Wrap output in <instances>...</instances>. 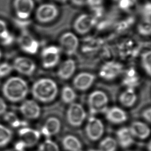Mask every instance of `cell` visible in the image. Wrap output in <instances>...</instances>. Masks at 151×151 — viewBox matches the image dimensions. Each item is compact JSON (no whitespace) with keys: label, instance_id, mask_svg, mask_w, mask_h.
Instances as JSON below:
<instances>
[{"label":"cell","instance_id":"26","mask_svg":"<svg viewBox=\"0 0 151 151\" xmlns=\"http://www.w3.org/2000/svg\"><path fill=\"white\" fill-rule=\"evenodd\" d=\"M13 137V132L6 125L0 123V147H6Z\"/></svg>","mask_w":151,"mask_h":151},{"label":"cell","instance_id":"17","mask_svg":"<svg viewBox=\"0 0 151 151\" xmlns=\"http://www.w3.org/2000/svg\"><path fill=\"white\" fill-rule=\"evenodd\" d=\"M61 129V123L59 119L51 116L45 121L41 128V134L46 137H52L59 133Z\"/></svg>","mask_w":151,"mask_h":151},{"label":"cell","instance_id":"31","mask_svg":"<svg viewBox=\"0 0 151 151\" xmlns=\"http://www.w3.org/2000/svg\"><path fill=\"white\" fill-rule=\"evenodd\" d=\"M40 151H59L58 145L50 139H47L40 147Z\"/></svg>","mask_w":151,"mask_h":151},{"label":"cell","instance_id":"27","mask_svg":"<svg viewBox=\"0 0 151 151\" xmlns=\"http://www.w3.org/2000/svg\"><path fill=\"white\" fill-rule=\"evenodd\" d=\"M118 143L116 139L107 137L101 141L99 145V151H116Z\"/></svg>","mask_w":151,"mask_h":151},{"label":"cell","instance_id":"3","mask_svg":"<svg viewBox=\"0 0 151 151\" xmlns=\"http://www.w3.org/2000/svg\"><path fill=\"white\" fill-rule=\"evenodd\" d=\"M108 98L105 92L101 90H96L91 92L88 96V105L91 114H98L105 112L107 108Z\"/></svg>","mask_w":151,"mask_h":151},{"label":"cell","instance_id":"19","mask_svg":"<svg viewBox=\"0 0 151 151\" xmlns=\"http://www.w3.org/2000/svg\"><path fill=\"white\" fill-rule=\"evenodd\" d=\"M107 120L114 124H120L126 122L127 119V113L118 107H112L107 109L105 112Z\"/></svg>","mask_w":151,"mask_h":151},{"label":"cell","instance_id":"35","mask_svg":"<svg viewBox=\"0 0 151 151\" xmlns=\"http://www.w3.org/2000/svg\"><path fill=\"white\" fill-rule=\"evenodd\" d=\"M72 4L76 6H82L89 5L92 0H70Z\"/></svg>","mask_w":151,"mask_h":151},{"label":"cell","instance_id":"37","mask_svg":"<svg viewBox=\"0 0 151 151\" xmlns=\"http://www.w3.org/2000/svg\"><path fill=\"white\" fill-rule=\"evenodd\" d=\"M142 116L144 120H145L147 122L151 123V109L150 107L147 108L143 110L142 113Z\"/></svg>","mask_w":151,"mask_h":151},{"label":"cell","instance_id":"24","mask_svg":"<svg viewBox=\"0 0 151 151\" xmlns=\"http://www.w3.org/2000/svg\"><path fill=\"white\" fill-rule=\"evenodd\" d=\"M137 100V95L132 88L125 90L119 96V101L123 106L127 107L133 106Z\"/></svg>","mask_w":151,"mask_h":151},{"label":"cell","instance_id":"2","mask_svg":"<svg viewBox=\"0 0 151 151\" xmlns=\"http://www.w3.org/2000/svg\"><path fill=\"white\" fill-rule=\"evenodd\" d=\"M58 92L57 84L49 78L37 80L32 86L31 92L35 101L43 103L52 102L56 98Z\"/></svg>","mask_w":151,"mask_h":151},{"label":"cell","instance_id":"22","mask_svg":"<svg viewBox=\"0 0 151 151\" xmlns=\"http://www.w3.org/2000/svg\"><path fill=\"white\" fill-rule=\"evenodd\" d=\"M0 41L3 45L9 46L14 42V37L5 21L0 19Z\"/></svg>","mask_w":151,"mask_h":151},{"label":"cell","instance_id":"21","mask_svg":"<svg viewBox=\"0 0 151 151\" xmlns=\"http://www.w3.org/2000/svg\"><path fill=\"white\" fill-rule=\"evenodd\" d=\"M76 62L73 59H67L63 61L59 66L57 75L61 80H69L76 71Z\"/></svg>","mask_w":151,"mask_h":151},{"label":"cell","instance_id":"6","mask_svg":"<svg viewBox=\"0 0 151 151\" xmlns=\"http://www.w3.org/2000/svg\"><path fill=\"white\" fill-rule=\"evenodd\" d=\"M66 118L71 126L78 127L84 122L86 118V112L82 105L74 102L70 104L68 108Z\"/></svg>","mask_w":151,"mask_h":151},{"label":"cell","instance_id":"39","mask_svg":"<svg viewBox=\"0 0 151 151\" xmlns=\"http://www.w3.org/2000/svg\"><path fill=\"white\" fill-rule=\"evenodd\" d=\"M151 4L147 3L143 7V12L147 17L146 20L150 21V15H151Z\"/></svg>","mask_w":151,"mask_h":151},{"label":"cell","instance_id":"23","mask_svg":"<svg viewBox=\"0 0 151 151\" xmlns=\"http://www.w3.org/2000/svg\"><path fill=\"white\" fill-rule=\"evenodd\" d=\"M62 145L67 151H82V144L80 140L73 135L65 136L62 140Z\"/></svg>","mask_w":151,"mask_h":151},{"label":"cell","instance_id":"4","mask_svg":"<svg viewBox=\"0 0 151 151\" xmlns=\"http://www.w3.org/2000/svg\"><path fill=\"white\" fill-rule=\"evenodd\" d=\"M59 10L53 3H43L39 5L36 11L35 17L39 22L46 24L55 20L59 15Z\"/></svg>","mask_w":151,"mask_h":151},{"label":"cell","instance_id":"36","mask_svg":"<svg viewBox=\"0 0 151 151\" xmlns=\"http://www.w3.org/2000/svg\"><path fill=\"white\" fill-rule=\"evenodd\" d=\"M7 109V105L6 102L3 98L0 96V116H3L6 111Z\"/></svg>","mask_w":151,"mask_h":151},{"label":"cell","instance_id":"40","mask_svg":"<svg viewBox=\"0 0 151 151\" xmlns=\"http://www.w3.org/2000/svg\"><path fill=\"white\" fill-rule=\"evenodd\" d=\"M57 2H59V3H65L67 2L69 0H55Z\"/></svg>","mask_w":151,"mask_h":151},{"label":"cell","instance_id":"38","mask_svg":"<svg viewBox=\"0 0 151 151\" xmlns=\"http://www.w3.org/2000/svg\"><path fill=\"white\" fill-rule=\"evenodd\" d=\"M27 148V145L21 139L19 141L17 142L14 145V149L17 151H25Z\"/></svg>","mask_w":151,"mask_h":151},{"label":"cell","instance_id":"41","mask_svg":"<svg viewBox=\"0 0 151 151\" xmlns=\"http://www.w3.org/2000/svg\"><path fill=\"white\" fill-rule=\"evenodd\" d=\"M2 56H3V53H2V50L0 49V60L2 58Z\"/></svg>","mask_w":151,"mask_h":151},{"label":"cell","instance_id":"28","mask_svg":"<svg viewBox=\"0 0 151 151\" xmlns=\"http://www.w3.org/2000/svg\"><path fill=\"white\" fill-rule=\"evenodd\" d=\"M61 98L65 104H72L74 102L76 98V91L70 86H64L61 90Z\"/></svg>","mask_w":151,"mask_h":151},{"label":"cell","instance_id":"33","mask_svg":"<svg viewBox=\"0 0 151 151\" xmlns=\"http://www.w3.org/2000/svg\"><path fill=\"white\" fill-rule=\"evenodd\" d=\"M125 79V83L127 85H135L137 81V78L135 72L134 70H129Z\"/></svg>","mask_w":151,"mask_h":151},{"label":"cell","instance_id":"43","mask_svg":"<svg viewBox=\"0 0 151 151\" xmlns=\"http://www.w3.org/2000/svg\"><path fill=\"white\" fill-rule=\"evenodd\" d=\"M113 1H118V0H113Z\"/></svg>","mask_w":151,"mask_h":151},{"label":"cell","instance_id":"18","mask_svg":"<svg viewBox=\"0 0 151 151\" xmlns=\"http://www.w3.org/2000/svg\"><path fill=\"white\" fill-rule=\"evenodd\" d=\"M132 135L134 138L141 140L147 139L150 135V129L145 123L141 121H134L129 127Z\"/></svg>","mask_w":151,"mask_h":151},{"label":"cell","instance_id":"11","mask_svg":"<svg viewBox=\"0 0 151 151\" xmlns=\"http://www.w3.org/2000/svg\"><path fill=\"white\" fill-rule=\"evenodd\" d=\"M13 7L19 20H27L35 8L34 0H14Z\"/></svg>","mask_w":151,"mask_h":151},{"label":"cell","instance_id":"20","mask_svg":"<svg viewBox=\"0 0 151 151\" xmlns=\"http://www.w3.org/2000/svg\"><path fill=\"white\" fill-rule=\"evenodd\" d=\"M116 142L121 147L127 149L134 143V137L129 127H122L119 129L116 133Z\"/></svg>","mask_w":151,"mask_h":151},{"label":"cell","instance_id":"15","mask_svg":"<svg viewBox=\"0 0 151 151\" xmlns=\"http://www.w3.org/2000/svg\"><path fill=\"white\" fill-rule=\"evenodd\" d=\"M96 80L94 74L89 72H82L78 74L74 78L73 85L76 90L84 91L92 86Z\"/></svg>","mask_w":151,"mask_h":151},{"label":"cell","instance_id":"32","mask_svg":"<svg viewBox=\"0 0 151 151\" xmlns=\"http://www.w3.org/2000/svg\"><path fill=\"white\" fill-rule=\"evenodd\" d=\"M139 33L143 36H149L151 34V24L150 21L145 20L143 22L141 23L138 26Z\"/></svg>","mask_w":151,"mask_h":151},{"label":"cell","instance_id":"16","mask_svg":"<svg viewBox=\"0 0 151 151\" xmlns=\"http://www.w3.org/2000/svg\"><path fill=\"white\" fill-rule=\"evenodd\" d=\"M122 71V67L120 63L110 61L105 63L100 70V76L104 80H114Z\"/></svg>","mask_w":151,"mask_h":151},{"label":"cell","instance_id":"42","mask_svg":"<svg viewBox=\"0 0 151 151\" xmlns=\"http://www.w3.org/2000/svg\"><path fill=\"white\" fill-rule=\"evenodd\" d=\"M89 151H99L98 150H91Z\"/></svg>","mask_w":151,"mask_h":151},{"label":"cell","instance_id":"25","mask_svg":"<svg viewBox=\"0 0 151 151\" xmlns=\"http://www.w3.org/2000/svg\"><path fill=\"white\" fill-rule=\"evenodd\" d=\"M4 120L14 128H22L27 127L26 123L19 118L18 116L12 111H6L3 115Z\"/></svg>","mask_w":151,"mask_h":151},{"label":"cell","instance_id":"14","mask_svg":"<svg viewBox=\"0 0 151 151\" xmlns=\"http://www.w3.org/2000/svg\"><path fill=\"white\" fill-rule=\"evenodd\" d=\"M19 136L27 145V147H32L36 145L40 138L41 133L35 129L25 127L19 129Z\"/></svg>","mask_w":151,"mask_h":151},{"label":"cell","instance_id":"34","mask_svg":"<svg viewBox=\"0 0 151 151\" xmlns=\"http://www.w3.org/2000/svg\"><path fill=\"white\" fill-rule=\"evenodd\" d=\"M119 6L123 10H127L134 5V0H118Z\"/></svg>","mask_w":151,"mask_h":151},{"label":"cell","instance_id":"8","mask_svg":"<svg viewBox=\"0 0 151 151\" xmlns=\"http://www.w3.org/2000/svg\"><path fill=\"white\" fill-rule=\"evenodd\" d=\"M19 111L24 118L30 120L37 119L41 114V108L38 102L32 99H26L21 102Z\"/></svg>","mask_w":151,"mask_h":151},{"label":"cell","instance_id":"10","mask_svg":"<svg viewBox=\"0 0 151 151\" xmlns=\"http://www.w3.org/2000/svg\"><path fill=\"white\" fill-rule=\"evenodd\" d=\"M85 132L87 136L90 140L98 141L104 134V124L99 119L91 116L86 124Z\"/></svg>","mask_w":151,"mask_h":151},{"label":"cell","instance_id":"29","mask_svg":"<svg viewBox=\"0 0 151 151\" xmlns=\"http://www.w3.org/2000/svg\"><path fill=\"white\" fill-rule=\"evenodd\" d=\"M151 51H146L142 54L141 62L142 67L148 76L151 74Z\"/></svg>","mask_w":151,"mask_h":151},{"label":"cell","instance_id":"5","mask_svg":"<svg viewBox=\"0 0 151 151\" xmlns=\"http://www.w3.org/2000/svg\"><path fill=\"white\" fill-rule=\"evenodd\" d=\"M17 43L20 49L27 54L35 55L39 50V42L27 31H22L20 34Z\"/></svg>","mask_w":151,"mask_h":151},{"label":"cell","instance_id":"30","mask_svg":"<svg viewBox=\"0 0 151 151\" xmlns=\"http://www.w3.org/2000/svg\"><path fill=\"white\" fill-rule=\"evenodd\" d=\"M14 69L12 63L8 62H2L0 63V78H4L10 75Z\"/></svg>","mask_w":151,"mask_h":151},{"label":"cell","instance_id":"1","mask_svg":"<svg viewBox=\"0 0 151 151\" xmlns=\"http://www.w3.org/2000/svg\"><path fill=\"white\" fill-rule=\"evenodd\" d=\"M27 82L20 76H14L7 78L2 88L4 98L9 102L21 103L27 98L29 92Z\"/></svg>","mask_w":151,"mask_h":151},{"label":"cell","instance_id":"9","mask_svg":"<svg viewBox=\"0 0 151 151\" xmlns=\"http://www.w3.org/2000/svg\"><path fill=\"white\" fill-rule=\"evenodd\" d=\"M60 49L54 45L45 47L41 52V63L43 68L51 69L57 65L60 58Z\"/></svg>","mask_w":151,"mask_h":151},{"label":"cell","instance_id":"7","mask_svg":"<svg viewBox=\"0 0 151 151\" xmlns=\"http://www.w3.org/2000/svg\"><path fill=\"white\" fill-rule=\"evenodd\" d=\"M14 71L21 75L31 76L35 73L36 65L35 61L27 56H18L15 58L12 63Z\"/></svg>","mask_w":151,"mask_h":151},{"label":"cell","instance_id":"13","mask_svg":"<svg viewBox=\"0 0 151 151\" xmlns=\"http://www.w3.org/2000/svg\"><path fill=\"white\" fill-rule=\"evenodd\" d=\"M59 43L61 50L68 56L75 54L79 45L78 37L71 32H67L61 35Z\"/></svg>","mask_w":151,"mask_h":151},{"label":"cell","instance_id":"12","mask_svg":"<svg viewBox=\"0 0 151 151\" xmlns=\"http://www.w3.org/2000/svg\"><path fill=\"white\" fill-rule=\"evenodd\" d=\"M96 22V17L92 14H83L74 21L73 27L76 33L81 35L88 33Z\"/></svg>","mask_w":151,"mask_h":151}]
</instances>
